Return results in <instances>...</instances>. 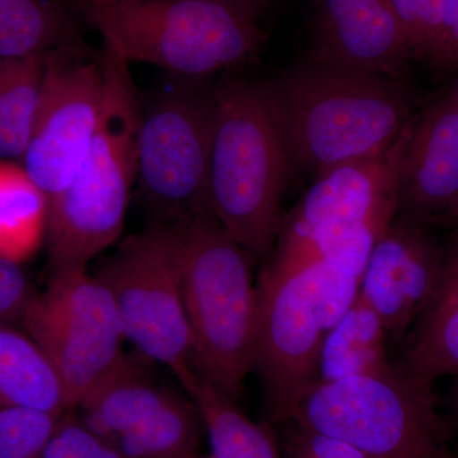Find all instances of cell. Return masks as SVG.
Here are the masks:
<instances>
[{"label":"cell","instance_id":"2e32d148","mask_svg":"<svg viewBox=\"0 0 458 458\" xmlns=\"http://www.w3.org/2000/svg\"><path fill=\"white\" fill-rule=\"evenodd\" d=\"M399 366L432 385L458 375V228L448 246L432 300L410 330Z\"/></svg>","mask_w":458,"mask_h":458},{"label":"cell","instance_id":"9a60e30c","mask_svg":"<svg viewBox=\"0 0 458 458\" xmlns=\"http://www.w3.org/2000/svg\"><path fill=\"white\" fill-rule=\"evenodd\" d=\"M307 57L394 80L414 59L393 0H316Z\"/></svg>","mask_w":458,"mask_h":458},{"label":"cell","instance_id":"4dcf8cb0","mask_svg":"<svg viewBox=\"0 0 458 458\" xmlns=\"http://www.w3.org/2000/svg\"><path fill=\"white\" fill-rule=\"evenodd\" d=\"M442 30L445 72L458 71V0H445Z\"/></svg>","mask_w":458,"mask_h":458},{"label":"cell","instance_id":"ac0fdd59","mask_svg":"<svg viewBox=\"0 0 458 458\" xmlns=\"http://www.w3.org/2000/svg\"><path fill=\"white\" fill-rule=\"evenodd\" d=\"M77 12L68 0H0V57L89 54Z\"/></svg>","mask_w":458,"mask_h":458},{"label":"cell","instance_id":"8992f818","mask_svg":"<svg viewBox=\"0 0 458 458\" xmlns=\"http://www.w3.org/2000/svg\"><path fill=\"white\" fill-rule=\"evenodd\" d=\"M80 12L104 49L128 64L144 63L189 80L246 64L265 42L258 22L207 0H131Z\"/></svg>","mask_w":458,"mask_h":458},{"label":"cell","instance_id":"e0dca14e","mask_svg":"<svg viewBox=\"0 0 458 458\" xmlns=\"http://www.w3.org/2000/svg\"><path fill=\"white\" fill-rule=\"evenodd\" d=\"M141 358L125 355L77 406L84 424L107 441L140 426L174 394L157 384Z\"/></svg>","mask_w":458,"mask_h":458},{"label":"cell","instance_id":"7c38bea8","mask_svg":"<svg viewBox=\"0 0 458 458\" xmlns=\"http://www.w3.org/2000/svg\"><path fill=\"white\" fill-rule=\"evenodd\" d=\"M254 367L274 421H291L318 385L325 335L301 269L267 262L259 280Z\"/></svg>","mask_w":458,"mask_h":458},{"label":"cell","instance_id":"d4e9b609","mask_svg":"<svg viewBox=\"0 0 458 458\" xmlns=\"http://www.w3.org/2000/svg\"><path fill=\"white\" fill-rule=\"evenodd\" d=\"M293 269H301L313 312L319 327L327 334L357 301L361 279L322 260Z\"/></svg>","mask_w":458,"mask_h":458},{"label":"cell","instance_id":"5bb4252c","mask_svg":"<svg viewBox=\"0 0 458 458\" xmlns=\"http://www.w3.org/2000/svg\"><path fill=\"white\" fill-rule=\"evenodd\" d=\"M458 207V93L450 87L412 117L401 156L396 216L432 227Z\"/></svg>","mask_w":458,"mask_h":458},{"label":"cell","instance_id":"30bf717a","mask_svg":"<svg viewBox=\"0 0 458 458\" xmlns=\"http://www.w3.org/2000/svg\"><path fill=\"white\" fill-rule=\"evenodd\" d=\"M22 327L53 361L72 410L125 357V331L113 297L87 270L50 274Z\"/></svg>","mask_w":458,"mask_h":458},{"label":"cell","instance_id":"e575fe53","mask_svg":"<svg viewBox=\"0 0 458 458\" xmlns=\"http://www.w3.org/2000/svg\"><path fill=\"white\" fill-rule=\"evenodd\" d=\"M450 223L454 225V227L458 228V207L457 209L454 210V214H452Z\"/></svg>","mask_w":458,"mask_h":458},{"label":"cell","instance_id":"484cf974","mask_svg":"<svg viewBox=\"0 0 458 458\" xmlns=\"http://www.w3.org/2000/svg\"><path fill=\"white\" fill-rule=\"evenodd\" d=\"M60 418L38 410L0 405V458H44Z\"/></svg>","mask_w":458,"mask_h":458},{"label":"cell","instance_id":"83f0119b","mask_svg":"<svg viewBox=\"0 0 458 458\" xmlns=\"http://www.w3.org/2000/svg\"><path fill=\"white\" fill-rule=\"evenodd\" d=\"M44 458H126L113 442L102 438L81 418L66 412L57 421Z\"/></svg>","mask_w":458,"mask_h":458},{"label":"cell","instance_id":"f1b7e54d","mask_svg":"<svg viewBox=\"0 0 458 458\" xmlns=\"http://www.w3.org/2000/svg\"><path fill=\"white\" fill-rule=\"evenodd\" d=\"M35 294L21 262L0 258V327L22 325Z\"/></svg>","mask_w":458,"mask_h":458},{"label":"cell","instance_id":"1f68e13d","mask_svg":"<svg viewBox=\"0 0 458 458\" xmlns=\"http://www.w3.org/2000/svg\"><path fill=\"white\" fill-rule=\"evenodd\" d=\"M207 2L225 5V7L242 14L243 17L258 22L279 0H207Z\"/></svg>","mask_w":458,"mask_h":458},{"label":"cell","instance_id":"9c48e42d","mask_svg":"<svg viewBox=\"0 0 458 458\" xmlns=\"http://www.w3.org/2000/svg\"><path fill=\"white\" fill-rule=\"evenodd\" d=\"M213 123L214 90L192 82L165 89L140 110L135 182L156 219L177 222L212 213Z\"/></svg>","mask_w":458,"mask_h":458},{"label":"cell","instance_id":"f546056e","mask_svg":"<svg viewBox=\"0 0 458 458\" xmlns=\"http://www.w3.org/2000/svg\"><path fill=\"white\" fill-rule=\"evenodd\" d=\"M286 450L288 458H367L352 443L301 426L289 437Z\"/></svg>","mask_w":458,"mask_h":458},{"label":"cell","instance_id":"cb8c5ba5","mask_svg":"<svg viewBox=\"0 0 458 458\" xmlns=\"http://www.w3.org/2000/svg\"><path fill=\"white\" fill-rule=\"evenodd\" d=\"M201 426L194 403L174 393L161 409L114 445L126 458H194Z\"/></svg>","mask_w":458,"mask_h":458},{"label":"cell","instance_id":"d590c367","mask_svg":"<svg viewBox=\"0 0 458 458\" xmlns=\"http://www.w3.org/2000/svg\"><path fill=\"white\" fill-rule=\"evenodd\" d=\"M194 458H212V457H210V456H205V457H199V456H197V457H194Z\"/></svg>","mask_w":458,"mask_h":458},{"label":"cell","instance_id":"7402d4cb","mask_svg":"<svg viewBox=\"0 0 458 458\" xmlns=\"http://www.w3.org/2000/svg\"><path fill=\"white\" fill-rule=\"evenodd\" d=\"M49 198L17 161L0 159V258L22 262L47 240Z\"/></svg>","mask_w":458,"mask_h":458},{"label":"cell","instance_id":"3957f363","mask_svg":"<svg viewBox=\"0 0 458 458\" xmlns=\"http://www.w3.org/2000/svg\"><path fill=\"white\" fill-rule=\"evenodd\" d=\"M291 167L262 83L229 81L214 89L210 212L252 261L269 260L276 249Z\"/></svg>","mask_w":458,"mask_h":458},{"label":"cell","instance_id":"5b68a950","mask_svg":"<svg viewBox=\"0 0 458 458\" xmlns=\"http://www.w3.org/2000/svg\"><path fill=\"white\" fill-rule=\"evenodd\" d=\"M409 126L382 155L336 165L316 177L297 207L283 216L269 260L284 267L322 260L363 279L373 247L396 216Z\"/></svg>","mask_w":458,"mask_h":458},{"label":"cell","instance_id":"836d02e7","mask_svg":"<svg viewBox=\"0 0 458 458\" xmlns=\"http://www.w3.org/2000/svg\"><path fill=\"white\" fill-rule=\"evenodd\" d=\"M128 2H131V0H95L90 7L83 9L114 7V5L123 4V3ZM81 11H82V9H81Z\"/></svg>","mask_w":458,"mask_h":458},{"label":"cell","instance_id":"ffe728a7","mask_svg":"<svg viewBox=\"0 0 458 458\" xmlns=\"http://www.w3.org/2000/svg\"><path fill=\"white\" fill-rule=\"evenodd\" d=\"M197 406L212 458H283L267 428L256 424L192 364L174 373Z\"/></svg>","mask_w":458,"mask_h":458},{"label":"cell","instance_id":"44dd1931","mask_svg":"<svg viewBox=\"0 0 458 458\" xmlns=\"http://www.w3.org/2000/svg\"><path fill=\"white\" fill-rule=\"evenodd\" d=\"M387 340L384 322L360 292L349 311L325 335L318 384L390 369L394 363L388 357Z\"/></svg>","mask_w":458,"mask_h":458},{"label":"cell","instance_id":"8fae6325","mask_svg":"<svg viewBox=\"0 0 458 458\" xmlns=\"http://www.w3.org/2000/svg\"><path fill=\"white\" fill-rule=\"evenodd\" d=\"M104 102L101 56L60 50L47 54L31 137L20 161L47 198L65 189L82 165Z\"/></svg>","mask_w":458,"mask_h":458},{"label":"cell","instance_id":"ba28073f","mask_svg":"<svg viewBox=\"0 0 458 458\" xmlns=\"http://www.w3.org/2000/svg\"><path fill=\"white\" fill-rule=\"evenodd\" d=\"M93 276L110 292L126 340L144 360L174 373L192 364L180 222L153 219L143 231L123 238Z\"/></svg>","mask_w":458,"mask_h":458},{"label":"cell","instance_id":"8d00e7d4","mask_svg":"<svg viewBox=\"0 0 458 458\" xmlns=\"http://www.w3.org/2000/svg\"><path fill=\"white\" fill-rule=\"evenodd\" d=\"M454 87H456L457 93H458V82L456 84H454Z\"/></svg>","mask_w":458,"mask_h":458},{"label":"cell","instance_id":"52a82bcc","mask_svg":"<svg viewBox=\"0 0 458 458\" xmlns=\"http://www.w3.org/2000/svg\"><path fill=\"white\" fill-rule=\"evenodd\" d=\"M292 421L352 443L367 458H456L433 386L396 364L318 384Z\"/></svg>","mask_w":458,"mask_h":458},{"label":"cell","instance_id":"7a4b0ae2","mask_svg":"<svg viewBox=\"0 0 458 458\" xmlns=\"http://www.w3.org/2000/svg\"><path fill=\"white\" fill-rule=\"evenodd\" d=\"M101 62L105 102L95 140L73 180L49 199L50 274L87 270L119 241L137 180L140 107L129 64L106 49Z\"/></svg>","mask_w":458,"mask_h":458},{"label":"cell","instance_id":"d6986e66","mask_svg":"<svg viewBox=\"0 0 458 458\" xmlns=\"http://www.w3.org/2000/svg\"><path fill=\"white\" fill-rule=\"evenodd\" d=\"M0 405L55 417L72 411L53 361L32 337L16 327H0Z\"/></svg>","mask_w":458,"mask_h":458},{"label":"cell","instance_id":"4fadbf2b","mask_svg":"<svg viewBox=\"0 0 458 458\" xmlns=\"http://www.w3.org/2000/svg\"><path fill=\"white\" fill-rule=\"evenodd\" d=\"M428 231L394 216L373 247L361 279V297L378 313L394 344L409 335L441 279L445 247L437 245Z\"/></svg>","mask_w":458,"mask_h":458},{"label":"cell","instance_id":"6da1fadb","mask_svg":"<svg viewBox=\"0 0 458 458\" xmlns=\"http://www.w3.org/2000/svg\"><path fill=\"white\" fill-rule=\"evenodd\" d=\"M400 81L306 57L261 83L292 165L318 177L400 140L412 120Z\"/></svg>","mask_w":458,"mask_h":458},{"label":"cell","instance_id":"603a6c76","mask_svg":"<svg viewBox=\"0 0 458 458\" xmlns=\"http://www.w3.org/2000/svg\"><path fill=\"white\" fill-rule=\"evenodd\" d=\"M47 55L0 57V159L21 161L25 155L40 101Z\"/></svg>","mask_w":458,"mask_h":458},{"label":"cell","instance_id":"4316f807","mask_svg":"<svg viewBox=\"0 0 458 458\" xmlns=\"http://www.w3.org/2000/svg\"><path fill=\"white\" fill-rule=\"evenodd\" d=\"M405 29L412 57L445 72L443 5L445 0H393Z\"/></svg>","mask_w":458,"mask_h":458},{"label":"cell","instance_id":"277c9868","mask_svg":"<svg viewBox=\"0 0 458 458\" xmlns=\"http://www.w3.org/2000/svg\"><path fill=\"white\" fill-rule=\"evenodd\" d=\"M180 222L192 366L237 401L254 367L259 294L252 260L212 213Z\"/></svg>","mask_w":458,"mask_h":458},{"label":"cell","instance_id":"d6a6232c","mask_svg":"<svg viewBox=\"0 0 458 458\" xmlns=\"http://www.w3.org/2000/svg\"><path fill=\"white\" fill-rule=\"evenodd\" d=\"M448 403H450L452 419H454V424L458 427V375L454 377Z\"/></svg>","mask_w":458,"mask_h":458}]
</instances>
